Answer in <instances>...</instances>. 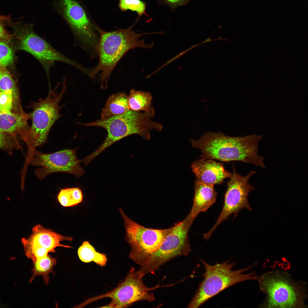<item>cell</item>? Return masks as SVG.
<instances>
[{"mask_svg": "<svg viewBox=\"0 0 308 308\" xmlns=\"http://www.w3.org/2000/svg\"><path fill=\"white\" fill-rule=\"evenodd\" d=\"M262 137L253 134L244 137L227 136L221 132H207L198 140H190L192 146L200 149V158L225 162L239 161L265 169L264 157L258 154Z\"/></svg>", "mask_w": 308, "mask_h": 308, "instance_id": "1", "label": "cell"}, {"mask_svg": "<svg viewBox=\"0 0 308 308\" xmlns=\"http://www.w3.org/2000/svg\"><path fill=\"white\" fill-rule=\"evenodd\" d=\"M135 23L126 29L106 32L97 27L100 40L96 50L99 62L97 65L90 71L88 75L92 79L100 72V81L101 89L108 88L110 75L117 63L129 50L136 48H151L154 43L146 44L144 40L140 39L142 36L160 33L159 32L138 33L132 29Z\"/></svg>", "mask_w": 308, "mask_h": 308, "instance_id": "2", "label": "cell"}, {"mask_svg": "<svg viewBox=\"0 0 308 308\" xmlns=\"http://www.w3.org/2000/svg\"><path fill=\"white\" fill-rule=\"evenodd\" d=\"M155 116V111L141 112L130 110L122 114L106 119H99L92 122L78 124L87 127L96 126L105 129L107 135L105 140L92 153L84 159L89 164L106 148L119 140L129 135H138L146 140L150 139V132L152 129L162 130L163 125L151 119Z\"/></svg>", "mask_w": 308, "mask_h": 308, "instance_id": "3", "label": "cell"}, {"mask_svg": "<svg viewBox=\"0 0 308 308\" xmlns=\"http://www.w3.org/2000/svg\"><path fill=\"white\" fill-rule=\"evenodd\" d=\"M66 81L64 78L62 87L60 92L56 91L60 83L49 91L45 98H41L37 102H32L28 107L33 110L30 113L32 125L25 141L27 148L25 161L26 163H28L32 158L37 147L42 146L48 141L51 128L61 116L60 110L64 105L60 106L59 104L67 88Z\"/></svg>", "mask_w": 308, "mask_h": 308, "instance_id": "4", "label": "cell"}, {"mask_svg": "<svg viewBox=\"0 0 308 308\" xmlns=\"http://www.w3.org/2000/svg\"><path fill=\"white\" fill-rule=\"evenodd\" d=\"M200 260L205 270L203 275L204 278L200 284L188 308L198 307L220 292L238 283L258 279L255 275L254 272L243 273L244 272L249 270L251 266L232 270V269L236 263L230 262L229 260L221 264L217 263L213 265L209 264L204 260Z\"/></svg>", "mask_w": 308, "mask_h": 308, "instance_id": "5", "label": "cell"}, {"mask_svg": "<svg viewBox=\"0 0 308 308\" xmlns=\"http://www.w3.org/2000/svg\"><path fill=\"white\" fill-rule=\"evenodd\" d=\"M260 289L266 296L262 306L270 308H304L307 297L301 283L295 281L290 275L274 271L258 278Z\"/></svg>", "mask_w": 308, "mask_h": 308, "instance_id": "6", "label": "cell"}, {"mask_svg": "<svg viewBox=\"0 0 308 308\" xmlns=\"http://www.w3.org/2000/svg\"><path fill=\"white\" fill-rule=\"evenodd\" d=\"M7 24L13 28L18 37L19 49L34 57L41 64L48 77L50 68L56 61L69 64L84 73L86 71V68L62 54L37 34L32 25L24 24L20 22H15L11 19L8 21Z\"/></svg>", "mask_w": 308, "mask_h": 308, "instance_id": "7", "label": "cell"}, {"mask_svg": "<svg viewBox=\"0 0 308 308\" xmlns=\"http://www.w3.org/2000/svg\"><path fill=\"white\" fill-rule=\"evenodd\" d=\"M194 220L188 214L183 220L175 224L159 248L140 266L137 270L138 272L143 276L154 273L170 260L179 256H187L191 251L188 234Z\"/></svg>", "mask_w": 308, "mask_h": 308, "instance_id": "8", "label": "cell"}, {"mask_svg": "<svg viewBox=\"0 0 308 308\" xmlns=\"http://www.w3.org/2000/svg\"><path fill=\"white\" fill-rule=\"evenodd\" d=\"M119 210L126 230L125 240L131 248L129 258L141 266L159 249L173 226L164 229L145 227L129 218L121 208Z\"/></svg>", "mask_w": 308, "mask_h": 308, "instance_id": "9", "label": "cell"}, {"mask_svg": "<svg viewBox=\"0 0 308 308\" xmlns=\"http://www.w3.org/2000/svg\"><path fill=\"white\" fill-rule=\"evenodd\" d=\"M143 276L131 267L124 280L114 289L104 294L89 298L83 303L85 306L104 298L111 299V302L103 308H126L136 302L155 299L153 294L143 282Z\"/></svg>", "mask_w": 308, "mask_h": 308, "instance_id": "10", "label": "cell"}, {"mask_svg": "<svg viewBox=\"0 0 308 308\" xmlns=\"http://www.w3.org/2000/svg\"><path fill=\"white\" fill-rule=\"evenodd\" d=\"M233 172L229 178L230 181L226 182L227 188L224 194V204L222 211L214 224L207 232L203 234L204 238L208 240L216 228L232 214L235 217L242 209L246 208L249 210L252 209L248 200L249 193L255 188L248 182L250 177L256 173L251 171L245 176L237 173L233 165Z\"/></svg>", "mask_w": 308, "mask_h": 308, "instance_id": "11", "label": "cell"}, {"mask_svg": "<svg viewBox=\"0 0 308 308\" xmlns=\"http://www.w3.org/2000/svg\"><path fill=\"white\" fill-rule=\"evenodd\" d=\"M60 11L70 28L76 43L84 50L92 51L94 55L99 42L100 36L96 33L86 12L76 0H58Z\"/></svg>", "mask_w": 308, "mask_h": 308, "instance_id": "12", "label": "cell"}, {"mask_svg": "<svg viewBox=\"0 0 308 308\" xmlns=\"http://www.w3.org/2000/svg\"><path fill=\"white\" fill-rule=\"evenodd\" d=\"M78 149H65L48 154L36 149L29 165L40 167L34 171L39 180L58 172L70 173L78 178L83 176L85 171L80 165L81 160L78 159L76 156Z\"/></svg>", "mask_w": 308, "mask_h": 308, "instance_id": "13", "label": "cell"}, {"mask_svg": "<svg viewBox=\"0 0 308 308\" xmlns=\"http://www.w3.org/2000/svg\"><path fill=\"white\" fill-rule=\"evenodd\" d=\"M191 168L196 180L213 185L222 184L231 174L225 169L223 163L212 159H196L191 165Z\"/></svg>", "mask_w": 308, "mask_h": 308, "instance_id": "14", "label": "cell"}, {"mask_svg": "<svg viewBox=\"0 0 308 308\" xmlns=\"http://www.w3.org/2000/svg\"><path fill=\"white\" fill-rule=\"evenodd\" d=\"M72 240L71 237L61 235L38 224L33 228L32 234L28 238L23 239V244L38 246L46 248L50 252L55 253V249L58 247L72 248L60 242Z\"/></svg>", "mask_w": 308, "mask_h": 308, "instance_id": "15", "label": "cell"}, {"mask_svg": "<svg viewBox=\"0 0 308 308\" xmlns=\"http://www.w3.org/2000/svg\"><path fill=\"white\" fill-rule=\"evenodd\" d=\"M30 117V113H8L0 109V131L19 137L25 141L30 128L27 121Z\"/></svg>", "mask_w": 308, "mask_h": 308, "instance_id": "16", "label": "cell"}, {"mask_svg": "<svg viewBox=\"0 0 308 308\" xmlns=\"http://www.w3.org/2000/svg\"><path fill=\"white\" fill-rule=\"evenodd\" d=\"M194 189L193 206L188 214L194 220L200 212H205L215 203L217 193L214 185L197 180L195 181Z\"/></svg>", "mask_w": 308, "mask_h": 308, "instance_id": "17", "label": "cell"}, {"mask_svg": "<svg viewBox=\"0 0 308 308\" xmlns=\"http://www.w3.org/2000/svg\"><path fill=\"white\" fill-rule=\"evenodd\" d=\"M128 96L125 93L120 92L109 97L101 112V119H107L122 114L129 111Z\"/></svg>", "mask_w": 308, "mask_h": 308, "instance_id": "18", "label": "cell"}, {"mask_svg": "<svg viewBox=\"0 0 308 308\" xmlns=\"http://www.w3.org/2000/svg\"><path fill=\"white\" fill-rule=\"evenodd\" d=\"M153 96L148 92L131 90L128 96V104L130 110L136 111L149 112L155 109L152 105Z\"/></svg>", "mask_w": 308, "mask_h": 308, "instance_id": "19", "label": "cell"}, {"mask_svg": "<svg viewBox=\"0 0 308 308\" xmlns=\"http://www.w3.org/2000/svg\"><path fill=\"white\" fill-rule=\"evenodd\" d=\"M0 89L1 91L8 92L12 94L15 110H19L22 108L18 89L14 79L7 67L0 65Z\"/></svg>", "mask_w": 308, "mask_h": 308, "instance_id": "20", "label": "cell"}, {"mask_svg": "<svg viewBox=\"0 0 308 308\" xmlns=\"http://www.w3.org/2000/svg\"><path fill=\"white\" fill-rule=\"evenodd\" d=\"M78 253L80 260L86 263L93 262L103 267L106 265L108 261L106 255L97 252L88 241L83 242L78 249Z\"/></svg>", "mask_w": 308, "mask_h": 308, "instance_id": "21", "label": "cell"}, {"mask_svg": "<svg viewBox=\"0 0 308 308\" xmlns=\"http://www.w3.org/2000/svg\"><path fill=\"white\" fill-rule=\"evenodd\" d=\"M33 267L32 270L33 276L30 280L32 282L37 275H41L46 285L50 279L49 274L53 271V268L56 264V259L48 254L46 256L38 259L33 262Z\"/></svg>", "mask_w": 308, "mask_h": 308, "instance_id": "22", "label": "cell"}, {"mask_svg": "<svg viewBox=\"0 0 308 308\" xmlns=\"http://www.w3.org/2000/svg\"><path fill=\"white\" fill-rule=\"evenodd\" d=\"M57 198L61 205L69 207L81 202L83 195L82 190L79 187L66 188L61 189L57 195Z\"/></svg>", "mask_w": 308, "mask_h": 308, "instance_id": "23", "label": "cell"}, {"mask_svg": "<svg viewBox=\"0 0 308 308\" xmlns=\"http://www.w3.org/2000/svg\"><path fill=\"white\" fill-rule=\"evenodd\" d=\"M17 137L0 131V149L11 155L14 151L21 149Z\"/></svg>", "mask_w": 308, "mask_h": 308, "instance_id": "24", "label": "cell"}, {"mask_svg": "<svg viewBox=\"0 0 308 308\" xmlns=\"http://www.w3.org/2000/svg\"><path fill=\"white\" fill-rule=\"evenodd\" d=\"M119 6L123 11L129 9L136 12L141 16L145 12L146 4L140 0H120Z\"/></svg>", "mask_w": 308, "mask_h": 308, "instance_id": "25", "label": "cell"}, {"mask_svg": "<svg viewBox=\"0 0 308 308\" xmlns=\"http://www.w3.org/2000/svg\"><path fill=\"white\" fill-rule=\"evenodd\" d=\"M13 59L12 48L7 42L0 40V65L7 67L12 64Z\"/></svg>", "mask_w": 308, "mask_h": 308, "instance_id": "26", "label": "cell"}, {"mask_svg": "<svg viewBox=\"0 0 308 308\" xmlns=\"http://www.w3.org/2000/svg\"><path fill=\"white\" fill-rule=\"evenodd\" d=\"M0 109L6 113L15 112L14 109L13 99L11 93L5 91H1Z\"/></svg>", "mask_w": 308, "mask_h": 308, "instance_id": "27", "label": "cell"}, {"mask_svg": "<svg viewBox=\"0 0 308 308\" xmlns=\"http://www.w3.org/2000/svg\"><path fill=\"white\" fill-rule=\"evenodd\" d=\"M159 1L166 4L172 9H174L177 7L187 4L190 0H158Z\"/></svg>", "mask_w": 308, "mask_h": 308, "instance_id": "28", "label": "cell"}, {"mask_svg": "<svg viewBox=\"0 0 308 308\" xmlns=\"http://www.w3.org/2000/svg\"><path fill=\"white\" fill-rule=\"evenodd\" d=\"M11 18L9 15L4 16L0 14V40L2 39L6 35L4 23H5L8 19Z\"/></svg>", "mask_w": 308, "mask_h": 308, "instance_id": "29", "label": "cell"}, {"mask_svg": "<svg viewBox=\"0 0 308 308\" xmlns=\"http://www.w3.org/2000/svg\"><path fill=\"white\" fill-rule=\"evenodd\" d=\"M212 35V34L208 38H207L205 40H204L203 42H202L201 43V44H204V43H206L209 42H211V41H212V40H219V39H222V38L220 37V38H219L218 39H212L210 38L211 36V35Z\"/></svg>", "mask_w": 308, "mask_h": 308, "instance_id": "30", "label": "cell"}, {"mask_svg": "<svg viewBox=\"0 0 308 308\" xmlns=\"http://www.w3.org/2000/svg\"><path fill=\"white\" fill-rule=\"evenodd\" d=\"M1 90L0 89V92H1Z\"/></svg>", "mask_w": 308, "mask_h": 308, "instance_id": "31", "label": "cell"}]
</instances>
